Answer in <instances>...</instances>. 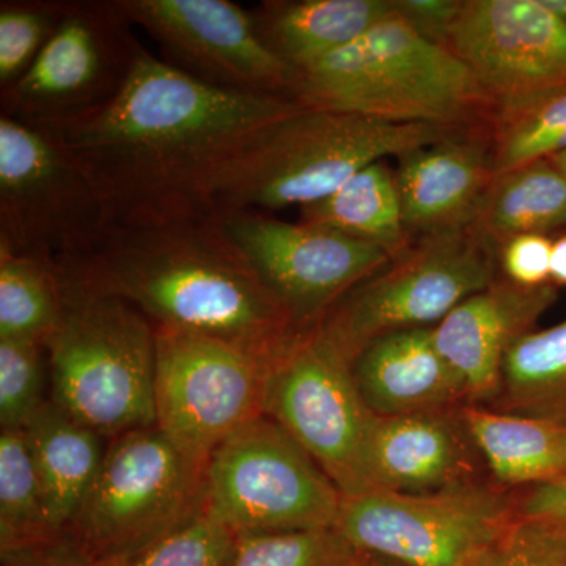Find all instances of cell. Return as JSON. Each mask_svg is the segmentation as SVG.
<instances>
[{
	"mask_svg": "<svg viewBox=\"0 0 566 566\" xmlns=\"http://www.w3.org/2000/svg\"><path fill=\"white\" fill-rule=\"evenodd\" d=\"M303 109L222 91L142 46L120 93L51 129L102 199L107 223L208 210L203 186L260 129Z\"/></svg>",
	"mask_w": 566,
	"mask_h": 566,
	"instance_id": "6da1fadb",
	"label": "cell"
},
{
	"mask_svg": "<svg viewBox=\"0 0 566 566\" xmlns=\"http://www.w3.org/2000/svg\"><path fill=\"white\" fill-rule=\"evenodd\" d=\"M71 260L155 327L266 354L300 333L210 210L107 223L92 252Z\"/></svg>",
	"mask_w": 566,
	"mask_h": 566,
	"instance_id": "7a4b0ae2",
	"label": "cell"
},
{
	"mask_svg": "<svg viewBox=\"0 0 566 566\" xmlns=\"http://www.w3.org/2000/svg\"><path fill=\"white\" fill-rule=\"evenodd\" d=\"M449 136L433 125L303 107L244 142L205 182L203 205L262 212L307 207L370 164Z\"/></svg>",
	"mask_w": 566,
	"mask_h": 566,
	"instance_id": "3957f363",
	"label": "cell"
},
{
	"mask_svg": "<svg viewBox=\"0 0 566 566\" xmlns=\"http://www.w3.org/2000/svg\"><path fill=\"white\" fill-rule=\"evenodd\" d=\"M61 315L44 340L51 400L103 438L156 424V327L136 305L55 260Z\"/></svg>",
	"mask_w": 566,
	"mask_h": 566,
	"instance_id": "277c9868",
	"label": "cell"
},
{
	"mask_svg": "<svg viewBox=\"0 0 566 566\" xmlns=\"http://www.w3.org/2000/svg\"><path fill=\"white\" fill-rule=\"evenodd\" d=\"M292 96L307 109L447 132L494 112L493 99L455 52L427 39L397 9L344 50L294 71Z\"/></svg>",
	"mask_w": 566,
	"mask_h": 566,
	"instance_id": "5b68a950",
	"label": "cell"
},
{
	"mask_svg": "<svg viewBox=\"0 0 566 566\" xmlns=\"http://www.w3.org/2000/svg\"><path fill=\"white\" fill-rule=\"evenodd\" d=\"M207 464L156 424L111 439L66 534L99 566H117L202 513Z\"/></svg>",
	"mask_w": 566,
	"mask_h": 566,
	"instance_id": "8992f818",
	"label": "cell"
},
{
	"mask_svg": "<svg viewBox=\"0 0 566 566\" xmlns=\"http://www.w3.org/2000/svg\"><path fill=\"white\" fill-rule=\"evenodd\" d=\"M497 249L471 227L427 234L349 290L315 329L353 364L381 335L438 326L497 281Z\"/></svg>",
	"mask_w": 566,
	"mask_h": 566,
	"instance_id": "52a82bcc",
	"label": "cell"
},
{
	"mask_svg": "<svg viewBox=\"0 0 566 566\" xmlns=\"http://www.w3.org/2000/svg\"><path fill=\"white\" fill-rule=\"evenodd\" d=\"M342 499L303 447L262 416L212 452L202 513L237 536L327 531Z\"/></svg>",
	"mask_w": 566,
	"mask_h": 566,
	"instance_id": "ba28073f",
	"label": "cell"
},
{
	"mask_svg": "<svg viewBox=\"0 0 566 566\" xmlns=\"http://www.w3.org/2000/svg\"><path fill=\"white\" fill-rule=\"evenodd\" d=\"M352 367L315 327L300 331L275 354L263 408L344 497L374 491L368 444L375 415L357 390Z\"/></svg>",
	"mask_w": 566,
	"mask_h": 566,
	"instance_id": "9c48e42d",
	"label": "cell"
},
{
	"mask_svg": "<svg viewBox=\"0 0 566 566\" xmlns=\"http://www.w3.org/2000/svg\"><path fill=\"white\" fill-rule=\"evenodd\" d=\"M106 227L98 192L57 134L0 115V249L81 259Z\"/></svg>",
	"mask_w": 566,
	"mask_h": 566,
	"instance_id": "30bf717a",
	"label": "cell"
},
{
	"mask_svg": "<svg viewBox=\"0 0 566 566\" xmlns=\"http://www.w3.org/2000/svg\"><path fill=\"white\" fill-rule=\"evenodd\" d=\"M517 521V499L474 482L428 494L342 499L335 531L367 556L403 566H463Z\"/></svg>",
	"mask_w": 566,
	"mask_h": 566,
	"instance_id": "8fae6325",
	"label": "cell"
},
{
	"mask_svg": "<svg viewBox=\"0 0 566 566\" xmlns=\"http://www.w3.org/2000/svg\"><path fill=\"white\" fill-rule=\"evenodd\" d=\"M277 353L156 327V427L186 455L208 463L229 436L264 416Z\"/></svg>",
	"mask_w": 566,
	"mask_h": 566,
	"instance_id": "7c38bea8",
	"label": "cell"
},
{
	"mask_svg": "<svg viewBox=\"0 0 566 566\" xmlns=\"http://www.w3.org/2000/svg\"><path fill=\"white\" fill-rule=\"evenodd\" d=\"M133 29L117 0H69L31 70L0 92V115L59 128L112 102L144 46Z\"/></svg>",
	"mask_w": 566,
	"mask_h": 566,
	"instance_id": "4fadbf2b",
	"label": "cell"
},
{
	"mask_svg": "<svg viewBox=\"0 0 566 566\" xmlns=\"http://www.w3.org/2000/svg\"><path fill=\"white\" fill-rule=\"evenodd\" d=\"M211 212L297 331L315 327L349 290L392 260L378 245L318 223L285 222L262 211Z\"/></svg>",
	"mask_w": 566,
	"mask_h": 566,
	"instance_id": "5bb4252c",
	"label": "cell"
},
{
	"mask_svg": "<svg viewBox=\"0 0 566 566\" xmlns=\"http://www.w3.org/2000/svg\"><path fill=\"white\" fill-rule=\"evenodd\" d=\"M117 6L182 73L222 91L293 99L294 71L264 46L251 10L230 0H117Z\"/></svg>",
	"mask_w": 566,
	"mask_h": 566,
	"instance_id": "9a60e30c",
	"label": "cell"
},
{
	"mask_svg": "<svg viewBox=\"0 0 566 566\" xmlns=\"http://www.w3.org/2000/svg\"><path fill=\"white\" fill-rule=\"evenodd\" d=\"M446 46L494 104L566 88V20L543 0H463Z\"/></svg>",
	"mask_w": 566,
	"mask_h": 566,
	"instance_id": "2e32d148",
	"label": "cell"
},
{
	"mask_svg": "<svg viewBox=\"0 0 566 566\" xmlns=\"http://www.w3.org/2000/svg\"><path fill=\"white\" fill-rule=\"evenodd\" d=\"M557 301V286H523L499 277L433 327L436 346L463 382L468 405H493L502 364L517 338Z\"/></svg>",
	"mask_w": 566,
	"mask_h": 566,
	"instance_id": "e0dca14e",
	"label": "cell"
},
{
	"mask_svg": "<svg viewBox=\"0 0 566 566\" xmlns=\"http://www.w3.org/2000/svg\"><path fill=\"white\" fill-rule=\"evenodd\" d=\"M458 411L375 416L368 444L374 491L428 494L479 482L480 453Z\"/></svg>",
	"mask_w": 566,
	"mask_h": 566,
	"instance_id": "ac0fdd59",
	"label": "cell"
},
{
	"mask_svg": "<svg viewBox=\"0 0 566 566\" xmlns=\"http://www.w3.org/2000/svg\"><path fill=\"white\" fill-rule=\"evenodd\" d=\"M493 180L491 148L480 140L452 134L405 153L395 182L406 232L422 238L465 229Z\"/></svg>",
	"mask_w": 566,
	"mask_h": 566,
	"instance_id": "d6986e66",
	"label": "cell"
},
{
	"mask_svg": "<svg viewBox=\"0 0 566 566\" xmlns=\"http://www.w3.org/2000/svg\"><path fill=\"white\" fill-rule=\"evenodd\" d=\"M352 368L364 403L378 417L458 411L468 405L463 382L436 346L433 327L381 335L357 354Z\"/></svg>",
	"mask_w": 566,
	"mask_h": 566,
	"instance_id": "ffe728a7",
	"label": "cell"
},
{
	"mask_svg": "<svg viewBox=\"0 0 566 566\" xmlns=\"http://www.w3.org/2000/svg\"><path fill=\"white\" fill-rule=\"evenodd\" d=\"M394 10V0H273L251 14L264 46L301 71L359 40Z\"/></svg>",
	"mask_w": 566,
	"mask_h": 566,
	"instance_id": "44dd1931",
	"label": "cell"
},
{
	"mask_svg": "<svg viewBox=\"0 0 566 566\" xmlns=\"http://www.w3.org/2000/svg\"><path fill=\"white\" fill-rule=\"evenodd\" d=\"M51 526L66 534L102 468L107 447L102 434L51 400L24 428Z\"/></svg>",
	"mask_w": 566,
	"mask_h": 566,
	"instance_id": "7402d4cb",
	"label": "cell"
},
{
	"mask_svg": "<svg viewBox=\"0 0 566 566\" xmlns=\"http://www.w3.org/2000/svg\"><path fill=\"white\" fill-rule=\"evenodd\" d=\"M495 483L538 486L566 476V423L483 406L458 411Z\"/></svg>",
	"mask_w": 566,
	"mask_h": 566,
	"instance_id": "603a6c76",
	"label": "cell"
},
{
	"mask_svg": "<svg viewBox=\"0 0 566 566\" xmlns=\"http://www.w3.org/2000/svg\"><path fill=\"white\" fill-rule=\"evenodd\" d=\"M501 252L521 234L566 229V177L549 159L497 175L471 226Z\"/></svg>",
	"mask_w": 566,
	"mask_h": 566,
	"instance_id": "cb8c5ba5",
	"label": "cell"
},
{
	"mask_svg": "<svg viewBox=\"0 0 566 566\" xmlns=\"http://www.w3.org/2000/svg\"><path fill=\"white\" fill-rule=\"evenodd\" d=\"M301 222L331 227L378 245L390 259L412 244L405 229L395 174L382 161L353 175L326 199L301 208Z\"/></svg>",
	"mask_w": 566,
	"mask_h": 566,
	"instance_id": "d4e9b609",
	"label": "cell"
},
{
	"mask_svg": "<svg viewBox=\"0 0 566 566\" xmlns=\"http://www.w3.org/2000/svg\"><path fill=\"white\" fill-rule=\"evenodd\" d=\"M493 406L497 411L565 422L566 318L517 338L505 354Z\"/></svg>",
	"mask_w": 566,
	"mask_h": 566,
	"instance_id": "484cf974",
	"label": "cell"
},
{
	"mask_svg": "<svg viewBox=\"0 0 566 566\" xmlns=\"http://www.w3.org/2000/svg\"><path fill=\"white\" fill-rule=\"evenodd\" d=\"M494 177L566 151V88L495 103Z\"/></svg>",
	"mask_w": 566,
	"mask_h": 566,
	"instance_id": "4316f807",
	"label": "cell"
},
{
	"mask_svg": "<svg viewBox=\"0 0 566 566\" xmlns=\"http://www.w3.org/2000/svg\"><path fill=\"white\" fill-rule=\"evenodd\" d=\"M61 315L55 260L0 249V340L44 344Z\"/></svg>",
	"mask_w": 566,
	"mask_h": 566,
	"instance_id": "83f0119b",
	"label": "cell"
},
{
	"mask_svg": "<svg viewBox=\"0 0 566 566\" xmlns=\"http://www.w3.org/2000/svg\"><path fill=\"white\" fill-rule=\"evenodd\" d=\"M22 430L0 433V553L59 538Z\"/></svg>",
	"mask_w": 566,
	"mask_h": 566,
	"instance_id": "f1b7e54d",
	"label": "cell"
},
{
	"mask_svg": "<svg viewBox=\"0 0 566 566\" xmlns=\"http://www.w3.org/2000/svg\"><path fill=\"white\" fill-rule=\"evenodd\" d=\"M69 0H2L0 2V92L31 70L57 31Z\"/></svg>",
	"mask_w": 566,
	"mask_h": 566,
	"instance_id": "f546056e",
	"label": "cell"
},
{
	"mask_svg": "<svg viewBox=\"0 0 566 566\" xmlns=\"http://www.w3.org/2000/svg\"><path fill=\"white\" fill-rule=\"evenodd\" d=\"M365 554L335 528L238 536L230 566H353Z\"/></svg>",
	"mask_w": 566,
	"mask_h": 566,
	"instance_id": "4dcf8cb0",
	"label": "cell"
},
{
	"mask_svg": "<svg viewBox=\"0 0 566 566\" xmlns=\"http://www.w3.org/2000/svg\"><path fill=\"white\" fill-rule=\"evenodd\" d=\"M50 359L36 340H0V428L24 430L50 401L44 398Z\"/></svg>",
	"mask_w": 566,
	"mask_h": 566,
	"instance_id": "1f68e13d",
	"label": "cell"
},
{
	"mask_svg": "<svg viewBox=\"0 0 566 566\" xmlns=\"http://www.w3.org/2000/svg\"><path fill=\"white\" fill-rule=\"evenodd\" d=\"M238 536L200 513L117 566H230Z\"/></svg>",
	"mask_w": 566,
	"mask_h": 566,
	"instance_id": "d6a6232c",
	"label": "cell"
},
{
	"mask_svg": "<svg viewBox=\"0 0 566 566\" xmlns=\"http://www.w3.org/2000/svg\"><path fill=\"white\" fill-rule=\"evenodd\" d=\"M463 566H566V539L517 517L501 538Z\"/></svg>",
	"mask_w": 566,
	"mask_h": 566,
	"instance_id": "836d02e7",
	"label": "cell"
},
{
	"mask_svg": "<svg viewBox=\"0 0 566 566\" xmlns=\"http://www.w3.org/2000/svg\"><path fill=\"white\" fill-rule=\"evenodd\" d=\"M554 241L547 234H521L501 249L504 277L523 286H542L551 282Z\"/></svg>",
	"mask_w": 566,
	"mask_h": 566,
	"instance_id": "e575fe53",
	"label": "cell"
},
{
	"mask_svg": "<svg viewBox=\"0 0 566 566\" xmlns=\"http://www.w3.org/2000/svg\"><path fill=\"white\" fill-rule=\"evenodd\" d=\"M517 517L539 524L566 539V476L527 488L517 499Z\"/></svg>",
	"mask_w": 566,
	"mask_h": 566,
	"instance_id": "d590c367",
	"label": "cell"
},
{
	"mask_svg": "<svg viewBox=\"0 0 566 566\" xmlns=\"http://www.w3.org/2000/svg\"><path fill=\"white\" fill-rule=\"evenodd\" d=\"M0 566H99L69 534L0 553Z\"/></svg>",
	"mask_w": 566,
	"mask_h": 566,
	"instance_id": "8d00e7d4",
	"label": "cell"
},
{
	"mask_svg": "<svg viewBox=\"0 0 566 566\" xmlns=\"http://www.w3.org/2000/svg\"><path fill=\"white\" fill-rule=\"evenodd\" d=\"M395 9L436 43L446 44L463 9V0H394Z\"/></svg>",
	"mask_w": 566,
	"mask_h": 566,
	"instance_id": "74e56055",
	"label": "cell"
},
{
	"mask_svg": "<svg viewBox=\"0 0 566 566\" xmlns=\"http://www.w3.org/2000/svg\"><path fill=\"white\" fill-rule=\"evenodd\" d=\"M551 282L556 286L566 285V234L554 241Z\"/></svg>",
	"mask_w": 566,
	"mask_h": 566,
	"instance_id": "f35d334b",
	"label": "cell"
},
{
	"mask_svg": "<svg viewBox=\"0 0 566 566\" xmlns=\"http://www.w3.org/2000/svg\"><path fill=\"white\" fill-rule=\"evenodd\" d=\"M353 566H403L400 564H397V562L387 560V558L382 557H375V556H365L360 558L359 562H356Z\"/></svg>",
	"mask_w": 566,
	"mask_h": 566,
	"instance_id": "ab89813d",
	"label": "cell"
},
{
	"mask_svg": "<svg viewBox=\"0 0 566 566\" xmlns=\"http://www.w3.org/2000/svg\"><path fill=\"white\" fill-rule=\"evenodd\" d=\"M546 7L551 10L556 11L558 17L565 18L566 20V0H543Z\"/></svg>",
	"mask_w": 566,
	"mask_h": 566,
	"instance_id": "60d3db41",
	"label": "cell"
},
{
	"mask_svg": "<svg viewBox=\"0 0 566 566\" xmlns=\"http://www.w3.org/2000/svg\"><path fill=\"white\" fill-rule=\"evenodd\" d=\"M549 161L556 166L558 172L564 174L566 177V151L558 153V155L549 158Z\"/></svg>",
	"mask_w": 566,
	"mask_h": 566,
	"instance_id": "b9f144b4",
	"label": "cell"
},
{
	"mask_svg": "<svg viewBox=\"0 0 566 566\" xmlns=\"http://www.w3.org/2000/svg\"><path fill=\"white\" fill-rule=\"evenodd\" d=\"M565 423H566V417H565Z\"/></svg>",
	"mask_w": 566,
	"mask_h": 566,
	"instance_id": "7bdbcfd3",
	"label": "cell"
}]
</instances>
